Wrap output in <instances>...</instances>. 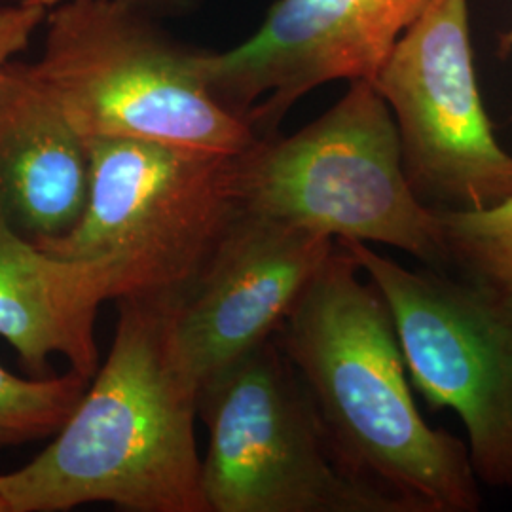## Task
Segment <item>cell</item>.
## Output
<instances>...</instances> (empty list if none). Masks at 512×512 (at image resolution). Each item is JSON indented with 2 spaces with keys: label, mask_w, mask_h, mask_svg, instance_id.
<instances>
[{
  "label": "cell",
  "mask_w": 512,
  "mask_h": 512,
  "mask_svg": "<svg viewBox=\"0 0 512 512\" xmlns=\"http://www.w3.org/2000/svg\"><path fill=\"white\" fill-rule=\"evenodd\" d=\"M86 147L90 186L82 217L71 232L38 247L105 262L110 300L177 304L238 213L232 156L129 139H88Z\"/></svg>",
  "instance_id": "obj_5"
},
{
  "label": "cell",
  "mask_w": 512,
  "mask_h": 512,
  "mask_svg": "<svg viewBox=\"0 0 512 512\" xmlns=\"http://www.w3.org/2000/svg\"><path fill=\"white\" fill-rule=\"evenodd\" d=\"M198 416L207 512H408L338 458L277 334L203 380Z\"/></svg>",
  "instance_id": "obj_6"
},
{
  "label": "cell",
  "mask_w": 512,
  "mask_h": 512,
  "mask_svg": "<svg viewBox=\"0 0 512 512\" xmlns=\"http://www.w3.org/2000/svg\"><path fill=\"white\" fill-rule=\"evenodd\" d=\"M0 512H8V507H6L4 499H2V495H0Z\"/></svg>",
  "instance_id": "obj_18"
},
{
  "label": "cell",
  "mask_w": 512,
  "mask_h": 512,
  "mask_svg": "<svg viewBox=\"0 0 512 512\" xmlns=\"http://www.w3.org/2000/svg\"><path fill=\"white\" fill-rule=\"evenodd\" d=\"M57 0H18L0 2V78L10 59L23 52L38 27H42Z\"/></svg>",
  "instance_id": "obj_15"
},
{
  "label": "cell",
  "mask_w": 512,
  "mask_h": 512,
  "mask_svg": "<svg viewBox=\"0 0 512 512\" xmlns=\"http://www.w3.org/2000/svg\"><path fill=\"white\" fill-rule=\"evenodd\" d=\"M437 215L448 270H456L512 319V198Z\"/></svg>",
  "instance_id": "obj_13"
},
{
  "label": "cell",
  "mask_w": 512,
  "mask_h": 512,
  "mask_svg": "<svg viewBox=\"0 0 512 512\" xmlns=\"http://www.w3.org/2000/svg\"><path fill=\"white\" fill-rule=\"evenodd\" d=\"M334 247V239L238 209L171 306L177 348L198 384L277 334Z\"/></svg>",
  "instance_id": "obj_10"
},
{
  "label": "cell",
  "mask_w": 512,
  "mask_h": 512,
  "mask_svg": "<svg viewBox=\"0 0 512 512\" xmlns=\"http://www.w3.org/2000/svg\"><path fill=\"white\" fill-rule=\"evenodd\" d=\"M399 131L406 181L435 211L512 198V154L495 137L478 80L469 0H431L370 80Z\"/></svg>",
  "instance_id": "obj_8"
},
{
  "label": "cell",
  "mask_w": 512,
  "mask_h": 512,
  "mask_svg": "<svg viewBox=\"0 0 512 512\" xmlns=\"http://www.w3.org/2000/svg\"><path fill=\"white\" fill-rule=\"evenodd\" d=\"M105 363L37 458L0 475L8 512L109 503L131 512H207L196 442L200 384L177 348L171 306L118 302Z\"/></svg>",
  "instance_id": "obj_2"
},
{
  "label": "cell",
  "mask_w": 512,
  "mask_h": 512,
  "mask_svg": "<svg viewBox=\"0 0 512 512\" xmlns=\"http://www.w3.org/2000/svg\"><path fill=\"white\" fill-rule=\"evenodd\" d=\"M88 384L73 370L52 378H21L0 365V448L54 437Z\"/></svg>",
  "instance_id": "obj_14"
},
{
  "label": "cell",
  "mask_w": 512,
  "mask_h": 512,
  "mask_svg": "<svg viewBox=\"0 0 512 512\" xmlns=\"http://www.w3.org/2000/svg\"><path fill=\"white\" fill-rule=\"evenodd\" d=\"M499 50L501 52H511L512 50V27L509 31H505L501 37H499Z\"/></svg>",
  "instance_id": "obj_17"
},
{
  "label": "cell",
  "mask_w": 512,
  "mask_h": 512,
  "mask_svg": "<svg viewBox=\"0 0 512 512\" xmlns=\"http://www.w3.org/2000/svg\"><path fill=\"white\" fill-rule=\"evenodd\" d=\"M124 2H128L152 18L164 21V19L184 18L192 14L203 0H124Z\"/></svg>",
  "instance_id": "obj_16"
},
{
  "label": "cell",
  "mask_w": 512,
  "mask_h": 512,
  "mask_svg": "<svg viewBox=\"0 0 512 512\" xmlns=\"http://www.w3.org/2000/svg\"><path fill=\"white\" fill-rule=\"evenodd\" d=\"M277 340L349 471L408 512L480 511L467 444L421 416L384 296L340 243Z\"/></svg>",
  "instance_id": "obj_1"
},
{
  "label": "cell",
  "mask_w": 512,
  "mask_h": 512,
  "mask_svg": "<svg viewBox=\"0 0 512 512\" xmlns=\"http://www.w3.org/2000/svg\"><path fill=\"white\" fill-rule=\"evenodd\" d=\"M90 186L86 141L31 71L0 78V219L33 243L71 232Z\"/></svg>",
  "instance_id": "obj_11"
},
{
  "label": "cell",
  "mask_w": 512,
  "mask_h": 512,
  "mask_svg": "<svg viewBox=\"0 0 512 512\" xmlns=\"http://www.w3.org/2000/svg\"><path fill=\"white\" fill-rule=\"evenodd\" d=\"M109 300L105 262L52 255L0 219V338L33 376H46L50 357L59 355L92 380L95 321Z\"/></svg>",
  "instance_id": "obj_12"
},
{
  "label": "cell",
  "mask_w": 512,
  "mask_h": 512,
  "mask_svg": "<svg viewBox=\"0 0 512 512\" xmlns=\"http://www.w3.org/2000/svg\"><path fill=\"white\" fill-rule=\"evenodd\" d=\"M340 243L384 296L410 384L467 433L480 484L512 490V319L461 277L412 270L363 241Z\"/></svg>",
  "instance_id": "obj_7"
},
{
  "label": "cell",
  "mask_w": 512,
  "mask_h": 512,
  "mask_svg": "<svg viewBox=\"0 0 512 512\" xmlns=\"http://www.w3.org/2000/svg\"><path fill=\"white\" fill-rule=\"evenodd\" d=\"M31 71L84 139H129L234 156L253 128L211 92L205 50L124 0H57Z\"/></svg>",
  "instance_id": "obj_4"
},
{
  "label": "cell",
  "mask_w": 512,
  "mask_h": 512,
  "mask_svg": "<svg viewBox=\"0 0 512 512\" xmlns=\"http://www.w3.org/2000/svg\"><path fill=\"white\" fill-rule=\"evenodd\" d=\"M239 211L334 241L399 249L448 272L439 215L406 181L393 114L370 80L349 82L293 135H262L230 160Z\"/></svg>",
  "instance_id": "obj_3"
},
{
  "label": "cell",
  "mask_w": 512,
  "mask_h": 512,
  "mask_svg": "<svg viewBox=\"0 0 512 512\" xmlns=\"http://www.w3.org/2000/svg\"><path fill=\"white\" fill-rule=\"evenodd\" d=\"M431 0H275L251 37L203 54L215 97L256 137L330 82L372 80Z\"/></svg>",
  "instance_id": "obj_9"
}]
</instances>
